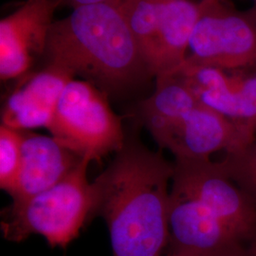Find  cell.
Segmentation results:
<instances>
[{
	"label": "cell",
	"instance_id": "1",
	"mask_svg": "<svg viewBox=\"0 0 256 256\" xmlns=\"http://www.w3.org/2000/svg\"><path fill=\"white\" fill-rule=\"evenodd\" d=\"M94 182L93 212L110 232L113 256H160L169 243V183L174 164L162 153L124 144Z\"/></svg>",
	"mask_w": 256,
	"mask_h": 256
},
{
	"label": "cell",
	"instance_id": "2",
	"mask_svg": "<svg viewBox=\"0 0 256 256\" xmlns=\"http://www.w3.org/2000/svg\"><path fill=\"white\" fill-rule=\"evenodd\" d=\"M45 54L48 64L110 90L147 72L120 2L79 6L54 21Z\"/></svg>",
	"mask_w": 256,
	"mask_h": 256
},
{
	"label": "cell",
	"instance_id": "3",
	"mask_svg": "<svg viewBox=\"0 0 256 256\" xmlns=\"http://www.w3.org/2000/svg\"><path fill=\"white\" fill-rule=\"evenodd\" d=\"M90 162L84 158L72 172L50 189L25 202L12 203L1 221L3 236L21 242L39 234L50 247H66L79 236L94 209V188L86 178Z\"/></svg>",
	"mask_w": 256,
	"mask_h": 256
},
{
	"label": "cell",
	"instance_id": "4",
	"mask_svg": "<svg viewBox=\"0 0 256 256\" xmlns=\"http://www.w3.org/2000/svg\"><path fill=\"white\" fill-rule=\"evenodd\" d=\"M48 130L64 146L92 162L119 152L126 144L120 120L106 94L86 80L72 79L66 86Z\"/></svg>",
	"mask_w": 256,
	"mask_h": 256
},
{
	"label": "cell",
	"instance_id": "5",
	"mask_svg": "<svg viewBox=\"0 0 256 256\" xmlns=\"http://www.w3.org/2000/svg\"><path fill=\"white\" fill-rule=\"evenodd\" d=\"M184 64L225 72L256 68V9L239 12L222 0H202Z\"/></svg>",
	"mask_w": 256,
	"mask_h": 256
},
{
	"label": "cell",
	"instance_id": "6",
	"mask_svg": "<svg viewBox=\"0 0 256 256\" xmlns=\"http://www.w3.org/2000/svg\"><path fill=\"white\" fill-rule=\"evenodd\" d=\"M171 192L203 204L256 254V200L234 182L220 162L176 158Z\"/></svg>",
	"mask_w": 256,
	"mask_h": 256
},
{
	"label": "cell",
	"instance_id": "7",
	"mask_svg": "<svg viewBox=\"0 0 256 256\" xmlns=\"http://www.w3.org/2000/svg\"><path fill=\"white\" fill-rule=\"evenodd\" d=\"M169 243L180 256H256L200 202L170 192Z\"/></svg>",
	"mask_w": 256,
	"mask_h": 256
},
{
	"label": "cell",
	"instance_id": "8",
	"mask_svg": "<svg viewBox=\"0 0 256 256\" xmlns=\"http://www.w3.org/2000/svg\"><path fill=\"white\" fill-rule=\"evenodd\" d=\"M59 0H27L0 21V78L25 76L38 57L46 54Z\"/></svg>",
	"mask_w": 256,
	"mask_h": 256
},
{
	"label": "cell",
	"instance_id": "9",
	"mask_svg": "<svg viewBox=\"0 0 256 256\" xmlns=\"http://www.w3.org/2000/svg\"><path fill=\"white\" fill-rule=\"evenodd\" d=\"M256 138L250 128L198 102L180 120L160 148L174 158H210L214 153L234 151Z\"/></svg>",
	"mask_w": 256,
	"mask_h": 256
},
{
	"label": "cell",
	"instance_id": "10",
	"mask_svg": "<svg viewBox=\"0 0 256 256\" xmlns=\"http://www.w3.org/2000/svg\"><path fill=\"white\" fill-rule=\"evenodd\" d=\"M236 74L196 64H183L176 72L200 104L256 134V68Z\"/></svg>",
	"mask_w": 256,
	"mask_h": 256
},
{
	"label": "cell",
	"instance_id": "11",
	"mask_svg": "<svg viewBox=\"0 0 256 256\" xmlns=\"http://www.w3.org/2000/svg\"><path fill=\"white\" fill-rule=\"evenodd\" d=\"M23 77L4 104L1 124L19 131L48 129L64 88L74 76L48 64L44 70Z\"/></svg>",
	"mask_w": 256,
	"mask_h": 256
},
{
	"label": "cell",
	"instance_id": "12",
	"mask_svg": "<svg viewBox=\"0 0 256 256\" xmlns=\"http://www.w3.org/2000/svg\"><path fill=\"white\" fill-rule=\"evenodd\" d=\"M22 158L18 174L10 191L12 203H20L61 182L84 158L54 137L22 131Z\"/></svg>",
	"mask_w": 256,
	"mask_h": 256
},
{
	"label": "cell",
	"instance_id": "13",
	"mask_svg": "<svg viewBox=\"0 0 256 256\" xmlns=\"http://www.w3.org/2000/svg\"><path fill=\"white\" fill-rule=\"evenodd\" d=\"M200 14V2L174 0L164 3L148 74L155 77L174 74L182 66Z\"/></svg>",
	"mask_w": 256,
	"mask_h": 256
},
{
	"label": "cell",
	"instance_id": "14",
	"mask_svg": "<svg viewBox=\"0 0 256 256\" xmlns=\"http://www.w3.org/2000/svg\"><path fill=\"white\" fill-rule=\"evenodd\" d=\"M200 102L176 74L156 77L154 93L140 104V115L158 146Z\"/></svg>",
	"mask_w": 256,
	"mask_h": 256
},
{
	"label": "cell",
	"instance_id": "15",
	"mask_svg": "<svg viewBox=\"0 0 256 256\" xmlns=\"http://www.w3.org/2000/svg\"><path fill=\"white\" fill-rule=\"evenodd\" d=\"M120 4L148 72L154 56L158 24L164 3L160 0H120Z\"/></svg>",
	"mask_w": 256,
	"mask_h": 256
},
{
	"label": "cell",
	"instance_id": "16",
	"mask_svg": "<svg viewBox=\"0 0 256 256\" xmlns=\"http://www.w3.org/2000/svg\"><path fill=\"white\" fill-rule=\"evenodd\" d=\"M220 164L230 178L256 200V138L246 146L227 152Z\"/></svg>",
	"mask_w": 256,
	"mask_h": 256
},
{
	"label": "cell",
	"instance_id": "17",
	"mask_svg": "<svg viewBox=\"0 0 256 256\" xmlns=\"http://www.w3.org/2000/svg\"><path fill=\"white\" fill-rule=\"evenodd\" d=\"M22 131L0 126V187L9 192L18 174L22 158Z\"/></svg>",
	"mask_w": 256,
	"mask_h": 256
},
{
	"label": "cell",
	"instance_id": "18",
	"mask_svg": "<svg viewBox=\"0 0 256 256\" xmlns=\"http://www.w3.org/2000/svg\"><path fill=\"white\" fill-rule=\"evenodd\" d=\"M62 4H66L72 8H77L82 5H88V4H95V3H104V2H115L119 3L120 0H59Z\"/></svg>",
	"mask_w": 256,
	"mask_h": 256
},
{
	"label": "cell",
	"instance_id": "19",
	"mask_svg": "<svg viewBox=\"0 0 256 256\" xmlns=\"http://www.w3.org/2000/svg\"><path fill=\"white\" fill-rule=\"evenodd\" d=\"M160 2H164V3H166V2H171V1H174V0H160Z\"/></svg>",
	"mask_w": 256,
	"mask_h": 256
},
{
	"label": "cell",
	"instance_id": "20",
	"mask_svg": "<svg viewBox=\"0 0 256 256\" xmlns=\"http://www.w3.org/2000/svg\"><path fill=\"white\" fill-rule=\"evenodd\" d=\"M178 256V254H172V252H171V254H169V256Z\"/></svg>",
	"mask_w": 256,
	"mask_h": 256
},
{
	"label": "cell",
	"instance_id": "21",
	"mask_svg": "<svg viewBox=\"0 0 256 256\" xmlns=\"http://www.w3.org/2000/svg\"><path fill=\"white\" fill-rule=\"evenodd\" d=\"M222 1H226V0H222Z\"/></svg>",
	"mask_w": 256,
	"mask_h": 256
},
{
	"label": "cell",
	"instance_id": "22",
	"mask_svg": "<svg viewBox=\"0 0 256 256\" xmlns=\"http://www.w3.org/2000/svg\"><path fill=\"white\" fill-rule=\"evenodd\" d=\"M254 1H256V0H254Z\"/></svg>",
	"mask_w": 256,
	"mask_h": 256
},
{
	"label": "cell",
	"instance_id": "23",
	"mask_svg": "<svg viewBox=\"0 0 256 256\" xmlns=\"http://www.w3.org/2000/svg\"></svg>",
	"mask_w": 256,
	"mask_h": 256
}]
</instances>
